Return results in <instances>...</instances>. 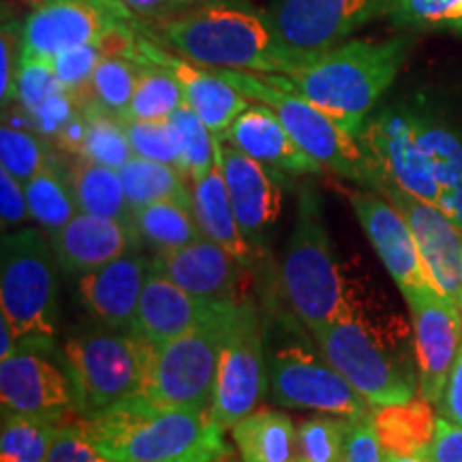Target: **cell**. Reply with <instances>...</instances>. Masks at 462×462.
<instances>
[{
	"label": "cell",
	"instance_id": "cell-1",
	"mask_svg": "<svg viewBox=\"0 0 462 462\" xmlns=\"http://www.w3.org/2000/svg\"><path fill=\"white\" fill-rule=\"evenodd\" d=\"M75 424L112 462H221L231 454L210 409L167 407L135 396Z\"/></svg>",
	"mask_w": 462,
	"mask_h": 462
},
{
	"label": "cell",
	"instance_id": "cell-2",
	"mask_svg": "<svg viewBox=\"0 0 462 462\" xmlns=\"http://www.w3.org/2000/svg\"><path fill=\"white\" fill-rule=\"evenodd\" d=\"M154 42L206 69L287 75L293 65L282 54L265 11L245 0L193 7L163 17L146 31Z\"/></svg>",
	"mask_w": 462,
	"mask_h": 462
},
{
	"label": "cell",
	"instance_id": "cell-3",
	"mask_svg": "<svg viewBox=\"0 0 462 462\" xmlns=\"http://www.w3.org/2000/svg\"><path fill=\"white\" fill-rule=\"evenodd\" d=\"M281 285L287 304L313 334L374 306L337 259L321 201L313 190L300 195L296 221L282 253Z\"/></svg>",
	"mask_w": 462,
	"mask_h": 462
},
{
	"label": "cell",
	"instance_id": "cell-4",
	"mask_svg": "<svg viewBox=\"0 0 462 462\" xmlns=\"http://www.w3.org/2000/svg\"><path fill=\"white\" fill-rule=\"evenodd\" d=\"M411 332L394 313L373 306L334 321L313 337L319 351L373 407L407 402L420 394Z\"/></svg>",
	"mask_w": 462,
	"mask_h": 462
},
{
	"label": "cell",
	"instance_id": "cell-5",
	"mask_svg": "<svg viewBox=\"0 0 462 462\" xmlns=\"http://www.w3.org/2000/svg\"><path fill=\"white\" fill-rule=\"evenodd\" d=\"M409 50L411 42L404 37L388 42L351 39L287 75L273 78L360 137L368 114L394 84Z\"/></svg>",
	"mask_w": 462,
	"mask_h": 462
},
{
	"label": "cell",
	"instance_id": "cell-6",
	"mask_svg": "<svg viewBox=\"0 0 462 462\" xmlns=\"http://www.w3.org/2000/svg\"><path fill=\"white\" fill-rule=\"evenodd\" d=\"M215 71L231 86H236L248 101L262 103L273 109L289 135L298 142V146L321 167L371 190L377 189V173L360 137L343 129L332 116L321 112L298 92L276 82L273 75L229 71V69H215Z\"/></svg>",
	"mask_w": 462,
	"mask_h": 462
},
{
	"label": "cell",
	"instance_id": "cell-7",
	"mask_svg": "<svg viewBox=\"0 0 462 462\" xmlns=\"http://www.w3.org/2000/svg\"><path fill=\"white\" fill-rule=\"evenodd\" d=\"M56 253L39 229L5 231L0 309L22 346L48 349L56 334Z\"/></svg>",
	"mask_w": 462,
	"mask_h": 462
},
{
	"label": "cell",
	"instance_id": "cell-8",
	"mask_svg": "<svg viewBox=\"0 0 462 462\" xmlns=\"http://www.w3.org/2000/svg\"><path fill=\"white\" fill-rule=\"evenodd\" d=\"M152 343L131 328L129 332L95 330L69 338L62 362L73 388L79 418L101 413L114 404L142 394Z\"/></svg>",
	"mask_w": 462,
	"mask_h": 462
},
{
	"label": "cell",
	"instance_id": "cell-9",
	"mask_svg": "<svg viewBox=\"0 0 462 462\" xmlns=\"http://www.w3.org/2000/svg\"><path fill=\"white\" fill-rule=\"evenodd\" d=\"M236 302H225L210 319L184 337L152 345L140 396L167 407L210 409L218 357Z\"/></svg>",
	"mask_w": 462,
	"mask_h": 462
},
{
	"label": "cell",
	"instance_id": "cell-10",
	"mask_svg": "<svg viewBox=\"0 0 462 462\" xmlns=\"http://www.w3.org/2000/svg\"><path fill=\"white\" fill-rule=\"evenodd\" d=\"M390 0H273L265 17L293 69L315 60L377 17H388Z\"/></svg>",
	"mask_w": 462,
	"mask_h": 462
},
{
	"label": "cell",
	"instance_id": "cell-11",
	"mask_svg": "<svg viewBox=\"0 0 462 462\" xmlns=\"http://www.w3.org/2000/svg\"><path fill=\"white\" fill-rule=\"evenodd\" d=\"M270 396L287 409H309L351 421L373 418L374 407L326 356L306 343L279 345L268 357Z\"/></svg>",
	"mask_w": 462,
	"mask_h": 462
},
{
	"label": "cell",
	"instance_id": "cell-12",
	"mask_svg": "<svg viewBox=\"0 0 462 462\" xmlns=\"http://www.w3.org/2000/svg\"><path fill=\"white\" fill-rule=\"evenodd\" d=\"M263 323L253 300L234 304L225 332L210 413L225 430L255 411L268 388Z\"/></svg>",
	"mask_w": 462,
	"mask_h": 462
},
{
	"label": "cell",
	"instance_id": "cell-13",
	"mask_svg": "<svg viewBox=\"0 0 462 462\" xmlns=\"http://www.w3.org/2000/svg\"><path fill=\"white\" fill-rule=\"evenodd\" d=\"M360 142L377 173L379 184L374 190L390 184L439 206L441 193L418 143L409 103L385 107L368 118Z\"/></svg>",
	"mask_w": 462,
	"mask_h": 462
},
{
	"label": "cell",
	"instance_id": "cell-14",
	"mask_svg": "<svg viewBox=\"0 0 462 462\" xmlns=\"http://www.w3.org/2000/svg\"><path fill=\"white\" fill-rule=\"evenodd\" d=\"M402 298L411 313L420 396L437 407L462 345L458 306L432 287L404 293Z\"/></svg>",
	"mask_w": 462,
	"mask_h": 462
},
{
	"label": "cell",
	"instance_id": "cell-15",
	"mask_svg": "<svg viewBox=\"0 0 462 462\" xmlns=\"http://www.w3.org/2000/svg\"><path fill=\"white\" fill-rule=\"evenodd\" d=\"M377 193L390 199L411 227L430 287L449 302H458L462 293V229L441 208L413 198L411 193L390 184H383Z\"/></svg>",
	"mask_w": 462,
	"mask_h": 462
},
{
	"label": "cell",
	"instance_id": "cell-16",
	"mask_svg": "<svg viewBox=\"0 0 462 462\" xmlns=\"http://www.w3.org/2000/svg\"><path fill=\"white\" fill-rule=\"evenodd\" d=\"M126 56H131L140 65H154L171 73L180 84L187 106L204 120V125L217 137H223L234 120L248 107L246 97L221 78L215 69L199 67L187 58L171 54L148 34L143 37L135 34Z\"/></svg>",
	"mask_w": 462,
	"mask_h": 462
},
{
	"label": "cell",
	"instance_id": "cell-17",
	"mask_svg": "<svg viewBox=\"0 0 462 462\" xmlns=\"http://www.w3.org/2000/svg\"><path fill=\"white\" fill-rule=\"evenodd\" d=\"M39 351L22 346L0 360L3 415H28L60 424L69 413H75L71 381L67 371Z\"/></svg>",
	"mask_w": 462,
	"mask_h": 462
},
{
	"label": "cell",
	"instance_id": "cell-18",
	"mask_svg": "<svg viewBox=\"0 0 462 462\" xmlns=\"http://www.w3.org/2000/svg\"><path fill=\"white\" fill-rule=\"evenodd\" d=\"M217 161L223 170L242 234L259 255L268 240V231L282 212L281 173L268 170L231 143H223L221 137L217 143Z\"/></svg>",
	"mask_w": 462,
	"mask_h": 462
},
{
	"label": "cell",
	"instance_id": "cell-19",
	"mask_svg": "<svg viewBox=\"0 0 462 462\" xmlns=\"http://www.w3.org/2000/svg\"><path fill=\"white\" fill-rule=\"evenodd\" d=\"M346 199L354 208L368 242L402 296L430 287L411 227L398 212V208L371 189L346 190Z\"/></svg>",
	"mask_w": 462,
	"mask_h": 462
},
{
	"label": "cell",
	"instance_id": "cell-20",
	"mask_svg": "<svg viewBox=\"0 0 462 462\" xmlns=\"http://www.w3.org/2000/svg\"><path fill=\"white\" fill-rule=\"evenodd\" d=\"M129 24L116 20L95 0H58L32 9L22 24V58L60 54L84 43L107 39Z\"/></svg>",
	"mask_w": 462,
	"mask_h": 462
},
{
	"label": "cell",
	"instance_id": "cell-21",
	"mask_svg": "<svg viewBox=\"0 0 462 462\" xmlns=\"http://www.w3.org/2000/svg\"><path fill=\"white\" fill-rule=\"evenodd\" d=\"M150 270L167 276L184 291L198 298L215 300V302L242 300L238 289L246 268L210 238L154 253V257L150 259Z\"/></svg>",
	"mask_w": 462,
	"mask_h": 462
},
{
	"label": "cell",
	"instance_id": "cell-22",
	"mask_svg": "<svg viewBox=\"0 0 462 462\" xmlns=\"http://www.w3.org/2000/svg\"><path fill=\"white\" fill-rule=\"evenodd\" d=\"M150 259L126 253L92 273L79 274L78 298L88 313L107 328H133Z\"/></svg>",
	"mask_w": 462,
	"mask_h": 462
},
{
	"label": "cell",
	"instance_id": "cell-23",
	"mask_svg": "<svg viewBox=\"0 0 462 462\" xmlns=\"http://www.w3.org/2000/svg\"><path fill=\"white\" fill-rule=\"evenodd\" d=\"M223 304L193 296L167 276L150 270L142 289L133 330L146 337L152 345L170 343L210 319Z\"/></svg>",
	"mask_w": 462,
	"mask_h": 462
},
{
	"label": "cell",
	"instance_id": "cell-24",
	"mask_svg": "<svg viewBox=\"0 0 462 462\" xmlns=\"http://www.w3.org/2000/svg\"><path fill=\"white\" fill-rule=\"evenodd\" d=\"M50 242L67 273L86 274L131 253L140 238L129 223L78 212L65 227L50 234Z\"/></svg>",
	"mask_w": 462,
	"mask_h": 462
},
{
	"label": "cell",
	"instance_id": "cell-25",
	"mask_svg": "<svg viewBox=\"0 0 462 462\" xmlns=\"http://www.w3.org/2000/svg\"><path fill=\"white\" fill-rule=\"evenodd\" d=\"M276 173H321L323 167L298 146L281 118L268 106H248L221 137Z\"/></svg>",
	"mask_w": 462,
	"mask_h": 462
},
{
	"label": "cell",
	"instance_id": "cell-26",
	"mask_svg": "<svg viewBox=\"0 0 462 462\" xmlns=\"http://www.w3.org/2000/svg\"><path fill=\"white\" fill-rule=\"evenodd\" d=\"M409 109L418 143L441 193L439 208L462 229V131L426 101H411Z\"/></svg>",
	"mask_w": 462,
	"mask_h": 462
},
{
	"label": "cell",
	"instance_id": "cell-27",
	"mask_svg": "<svg viewBox=\"0 0 462 462\" xmlns=\"http://www.w3.org/2000/svg\"><path fill=\"white\" fill-rule=\"evenodd\" d=\"M193 215L198 218L206 238L221 245L246 270L257 262L255 248L248 245V240L240 229L238 218H236L218 161L206 178L193 182Z\"/></svg>",
	"mask_w": 462,
	"mask_h": 462
},
{
	"label": "cell",
	"instance_id": "cell-28",
	"mask_svg": "<svg viewBox=\"0 0 462 462\" xmlns=\"http://www.w3.org/2000/svg\"><path fill=\"white\" fill-rule=\"evenodd\" d=\"M437 420L435 404L418 394L407 402L374 407L373 429L383 452L426 456L435 439Z\"/></svg>",
	"mask_w": 462,
	"mask_h": 462
},
{
	"label": "cell",
	"instance_id": "cell-29",
	"mask_svg": "<svg viewBox=\"0 0 462 462\" xmlns=\"http://www.w3.org/2000/svg\"><path fill=\"white\" fill-rule=\"evenodd\" d=\"M242 462H300L298 429L276 409H255L231 429Z\"/></svg>",
	"mask_w": 462,
	"mask_h": 462
},
{
	"label": "cell",
	"instance_id": "cell-30",
	"mask_svg": "<svg viewBox=\"0 0 462 462\" xmlns=\"http://www.w3.org/2000/svg\"><path fill=\"white\" fill-rule=\"evenodd\" d=\"M69 187L79 212L133 225V208L118 170L79 157L69 171Z\"/></svg>",
	"mask_w": 462,
	"mask_h": 462
},
{
	"label": "cell",
	"instance_id": "cell-31",
	"mask_svg": "<svg viewBox=\"0 0 462 462\" xmlns=\"http://www.w3.org/2000/svg\"><path fill=\"white\" fill-rule=\"evenodd\" d=\"M118 171L133 210L157 201H178L193 210V189L187 187V176L178 167L133 157Z\"/></svg>",
	"mask_w": 462,
	"mask_h": 462
},
{
	"label": "cell",
	"instance_id": "cell-32",
	"mask_svg": "<svg viewBox=\"0 0 462 462\" xmlns=\"http://www.w3.org/2000/svg\"><path fill=\"white\" fill-rule=\"evenodd\" d=\"M133 227L137 231V238L154 248V253L171 251L206 238L193 210L178 201H157L135 208Z\"/></svg>",
	"mask_w": 462,
	"mask_h": 462
},
{
	"label": "cell",
	"instance_id": "cell-33",
	"mask_svg": "<svg viewBox=\"0 0 462 462\" xmlns=\"http://www.w3.org/2000/svg\"><path fill=\"white\" fill-rule=\"evenodd\" d=\"M78 103L86 116V125H88L82 159L112 167V170H120L125 163H129L135 157V152H133L129 137H126L123 120L103 109L90 97H82Z\"/></svg>",
	"mask_w": 462,
	"mask_h": 462
},
{
	"label": "cell",
	"instance_id": "cell-34",
	"mask_svg": "<svg viewBox=\"0 0 462 462\" xmlns=\"http://www.w3.org/2000/svg\"><path fill=\"white\" fill-rule=\"evenodd\" d=\"M142 65L126 54H107L92 73L88 88L82 97H90L103 109L123 118L135 95ZM79 97V99H82ZM78 99V101H79Z\"/></svg>",
	"mask_w": 462,
	"mask_h": 462
},
{
	"label": "cell",
	"instance_id": "cell-35",
	"mask_svg": "<svg viewBox=\"0 0 462 462\" xmlns=\"http://www.w3.org/2000/svg\"><path fill=\"white\" fill-rule=\"evenodd\" d=\"M62 424L28 418V415H3L0 430V462H45Z\"/></svg>",
	"mask_w": 462,
	"mask_h": 462
},
{
	"label": "cell",
	"instance_id": "cell-36",
	"mask_svg": "<svg viewBox=\"0 0 462 462\" xmlns=\"http://www.w3.org/2000/svg\"><path fill=\"white\" fill-rule=\"evenodd\" d=\"M170 123L176 131L184 176L190 178L193 182L201 180L217 165L218 137L208 129L204 120L187 103L170 116Z\"/></svg>",
	"mask_w": 462,
	"mask_h": 462
},
{
	"label": "cell",
	"instance_id": "cell-37",
	"mask_svg": "<svg viewBox=\"0 0 462 462\" xmlns=\"http://www.w3.org/2000/svg\"><path fill=\"white\" fill-rule=\"evenodd\" d=\"M26 198L31 218H34L48 234L62 229L79 210L75 204L69 182L62 180L51 167H45L26 184Z\"/></svg>",
	"mask_w": 462,
	"mask_h": 462
},
{
	"label": "cell",
	"instance_id": "cell-38",
	"mask_svg": "<svg viewBox=\"0 0 462 462\" xmlns=\"http://www.w3.org/2000/svg\"><path fill=\"white\" fill-rule=\"evenodd\" d=\"M184 103V92L171 73L154 65H142L135 95L120 120H165Z\"/></svg>",
	"mask_w": 462,
	"mask_h": 462
},
{
	"label": "cell",
	"instance_id": "cell-39",
	"mask_svg": "<svg viewBox=\"0 0 462 462\" xmlns=\"http://www.w3.org/2000/svg\"><path fill=\"white\" fill-rule=\"evenodd\" d=\"M354 421L321 413L298 426L300 462H345Z\"/></svg>",
	"mask_w": 462,
	"mask_h": 462
},
{
	"label": "cell",
	"instance_id": "cell-40",
	"mask_svg": "<svg viewBox=\"0 0 462 462\" xmlns=\"http://www.w3.org/2000/svg\"><path fill=\"white\" fill-rule=\"evenodd\" d=\"M125 28L112 32L107 39H103V42L78 45V48L60 51V54L50 58V65L54 69L58 82L62 84V88L75 95V99H79L86 92V88H88L92 73L99 67L103 58L112 51L114 42L118 39V34L123 32Z\"/></svg>",
	"mask_w": 462,
	"mask_h": 462
},
{
	"label": "cell",
	"instance_id": "cell-41",
	"mask_svg": "<svg viewBox=\"0 0 462 462\" xmlns=\"http://www.w3.org/2000/svg\"><path fill=\"white\" fill-rule=\"evenodd\" d=\"M0 167H5L17 180L26 184L48 167L45 143L31 129L3 123L0 126Z\"/></svg>",
	"mask_w": 462,
	"mask_h": 462
},
{
	"label": "cell",
	"instance_id": "cell-42",
	"mask_svg": "<svg viewBox=\"0 0 462 462\" xmlns=\"http://www.w3.org/2000/svg\"><path fill=\"white\" fill-rule=\"evenodd\" d=\"M126 137H129L135 157L159 161L182 171L180 148H178L176 131L165 120H123ZM184 173V171H182Z\"/></svg>",
	"mask_w": 462,
	"mask_h": 462
},
{
	"label": "cell",
	"instance_id": "cell-43",
	"mask_svg": "<svg viewBox=\"0 0 462 462\" xmlns=\"http://www.w3.org/2000/svg\"><path fill=\"white\" fill-rule=\"evenodd\" d=\"M388 17L404 28L462 31V0H390Z\"/></svg>",
	"mask_w": 462,
	"mask_h": 462
},
{
	"label": "cell",
	"instance_id": "cell-44",
	"mask_svg": "<svg viewBox=\"0 0 462 462\" xmlns=\"http://www.w3.org/2000/svg\"><path fill=\"white\" fill-rule=\"evenodd\" d=\"M58 90L65 88L58 82L50 60H43V58H20V67H17L14 84V99L20 101V107L26 114L37 112Z\"/></svg>",
	"mask_w": 462,
	"mask_h": 462
},
{
	"label": "cell",
	"instance_id": "cell-45",
	"mask_svg": "<svg viewBox=\"0 0 462 462\" xmlns=\"http://www.w3.org/2000/svg\"><path fill=\"white\" fill-rule=\"evenodd\" d=\"M79 112H82V107H79L75 95H71L69 90H58L37 112L28 114V118H31V129L37 135L56 143L60 133L73 123V118Z\"/></svg>",
	"mask_w": 462,
	"mask_h": 462
},
{
	"label": "cell",
	"instance_id": "cell-46",
	"mask_svg": "<svg viewBox=\"0 0 462 462\" xmlns=\"http://www.w3.org/2000/svg\"><path fill=\"white\" fill-rule=\"evenodd\" d=\"M0 34V101L3 109H7L9 101H14L15 73L22 58V28L5 15Z\"/></svg>",
	"mask_w": 462,
	"mask_h": 462
},
{
	"label": "cell",
	"instance_id": "cell-47",
	"mask_svg": "<svg viewBox=\"0 0 462 462\" xmlns=\"http://www.w3.org/2000/svg\"><path fill=\"white\" fill-rule=\"evenodd\" d=\"M45 462H112L92 448L78 424L62 426Z\"/></svg>",
	"mask_w": 462,
	"mask_h": 462
},
{
	"label": "cell",
	"instance_id": "cell-48",
	"mask_svg": "<svg viewBox=\"0 0 462 462\" xmlns=\"http://www.w3.org/2000/svg\"><path fill=\"white\" fill-rule=\"evenodd\" d=\"M31 218V210H28V198L24 182L17 180L14 173H9L5 167H0V221H3V229L22 225Z\"/></svg>",
	"mask_w": 462,
	"mask_h": 462
},
{
	"label": "cell",
	"instance_id": "cell-49",
	"mask_svg": "<svg viewBox=\"0 0 462 462\" xmlns=\"http://www.w3.org/2000/svg\"><path fill=\"white\" fill-rule=\"evenodd\" d=\"M345 462H385L383 449L379 446V439L374 435L373 418L354 421L346 441Z\"/></svg>",
	"mask_w": 462,
	"mask_h": 462
},
{
	"label": "cell",
	"instance_id": "cell-50",
	"mask_svg": "<svg viewBox=\"0 0 462 462\" xmlns=\"http://www.w3.org/2000/svg\"><path fill=\"white\" fill-rule=\"evenodd\" d=\"M424 458L429 462H462V426L439 415L435 439Z\"/></svg>",
	"mask_w": 462,
	"mask_h": 462
},
{
	"label": "cell",
	"instance_id": "cell-51",
	"mask_svg": "<svg viewBox=\"0 0 462 462\" xmlns=\"http://www.w3.org/2000/svg\"><path fill=\"white\" fill-rule=\"evenodd\" d=\"M439 415L452 424L462 426V345L458 356H456L452 373H449L446 390H443L441 401L437 404Z\"/></svg>",
	"mask_w": 462,
	"mask_h": 462
},
{
	"label": "cell",
	"instance_id": "cell-52",
	"mask_svg": "<svg viewBox=\"0 0 462 462\" xmlns=\"http://www.w3.org/2000/svg\"><path fill=\"white\" fill-rule=\"evenodd\" d=\"M123 3L135 14L154 17V20L176 15L180 9V0H123Z\"/></svg>",
	"mask_w": 462,
	"mask_h": 462
},
{
	"label": "cell",
	"instance_id": "cell-53",
	"mask_svg": "<svg viewBox=\"0 0 462 462\" xmlns=\"http://www.w3.org/2000/svg\"><path fill=\"white\" fill-rule=\"evenodd\" d=\"M17 349H20V340H17L15 332L11 330L7 319H3V317H0V360L14 356Z\"/></svg>",
	"mask_w": 462,
	"mask_h": 462
},
{
	"label": "cell",
	"instance_id": "cell-54",
	"mask_svg": "<svg viewBox=\"0 0 462 462\" xmlns=\"http://www.w3.org/2000/svg\"><path fill=\"white\" fill-rule=\"evenodd\" d=\"M385 462H429L424 456H409V454H390L383 452Z\"/></svg>",
	"mask_w": 462,
	"mask_h": 462
},
{
	"label": "cell",
	"instance_id": "cell-55",
	"mask_svg": "<svg viewBox=\"0 0 462 462\" xmlns=\"http://www.w3.org/2000/svg\"><path fill=\"white\" fill-rule=\"evenodd\" d=\"M212 3H227V0H180V9H178V14H180V11L201 7V5H212Z\"/></svg>",
	"mask_w": 462,
	"mask_h": 462
},
{
	"label": "cell",
	"instance_id": "cell-56",
	"mask_svg": "<svg viewBox=\"0 0 462 462\" xmlns=\"http://www.w3.org/2000/svg\"><path fill=\"white\" fill-rule=\"evenodd\" d=\"M22 3L31 5V7H32V9H37V7H43V5H50V3H58V0H22Z\"/></svg>",
	"mask_w": 462,
	"mask_h": 462
},
{
	"label": "cell",
	"instance_id": "cell-57",
	"mask_svg": "<svg viewBox=\"0 0 462 462\" xmlns=\"http://www.w3.org/2000/svg\"><path fill=\"white\" fill-rule=\"evenodd\" d=\"M456 306H458V315H460V323H462V293H460V298H458V302H456Z\"/></svg>",
	"mask_w": 462,
	"mask_h": 462
}]
</instances>
